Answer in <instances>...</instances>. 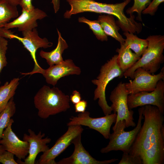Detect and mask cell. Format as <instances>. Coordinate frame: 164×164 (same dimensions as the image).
<instances>
[{
    "mask_svg": "<svg viewBox=\"0 0 164 164\" xmlns=\"http://www.w3.org/2000/svg\"><path fill=\"white\" fill-rule=\"evenodd\" d=\"M148 47L145 52L131 67L123 73L125 77L133 79L134 72L137 68L141 67L151 74L156 72L164 61L163 54L164 49V36L153 35L149 36Z\"/></svg>",
    "mask_w": 164,
    "mask_h": 164,
    "instance_id": "obj_4",
    "label": "cell"
},
{
    "mask_svg": "<svg viewBox=\"0 0 164 164\" xmlns=\"http://www.w3.org/2000/svg\"><path fill=\"white\" fill-rule=\"evenodd\" d=\"M8 43L6 39L0 37V75L2 69L7 63L6 54ZM1 83L0 80V84Z\"/></svg>",
    "mask_w": 164,
    "mask_h": 164,
    "instance_id": "obj_27",
    "label": "cell"
},
{
    "mask_svg": "<svg viewBox=\"0 0 164 164\" xmlns=\"http://www.w3.org/2000/svg\"><path fill=\"white\" fill-rule=\"evenodd\" d=\"M123 153L118 164H142V159L139 156H134L126 152Z\"/></svg>",
    "mask_w": 164,
    "mask_h": 164,
    "instance_id": "obj_28",
    "label": "cell"
},
{
    "mask_svg": "<svg viewBox=\"0 0 164 164\" xmlns=\"http://www.w3.org/2000/svg\"><path fill=\"white\" fill-rule=\"evenodd\" d=\"M19 15L17 6L8 0H0V28Z\"/></svg>",
    "mask_w": 164,
    "mask_h": 164,
    "instance_id": "obj_22",
    "label": "cell"
},
{
    "mask_svg": "<svg viewBox=\"0 0 164 164\" xmlns=\"http://www.w3.org/2000/svg\"><path fill=\"white\" fill-rule=\"evenodd\" d=\"M47 16L43 10L35 8L30 11L22 9V13L13 21L7 24L6 29L16 28L19 31L32 30L38 26L37 20H41Z\"/></svg>",
    "mask_w": 164,
    "mask_h": 164,
    "instance_id": "obj_17",
    "label": "cell"
},
{
    "mask_svg": "<svg viewBox=\"0 0 164 164\" xmlns=\"http://www.w3.org/2000/svg\"><path fill=\"white\" fill-rule=\"evenodd\" d=\"M143 110V106L138 109V118L137 125L132 130L128 132L125 131L126 128L125 120L119 121L113 126V132L110 134L108 138L109 142L107 146L101 149V153H108L113 151L129 152L142 125V121L144 119Z\"/></svg>",
    "mask_w": 164,
    "mask_h": 164,
    "instance_id": "obj_6",
    "label": "cell"
},
{
    "mask_svg": "<svg viewBox=\"0 0 164 164\" xmlns=\"http://www.w3.org/2000/svg\"><path fill=\"white\" fill-rule=\"evenodd\" d=\"M16 110V104L13 97L10 99L3 110H0V139L4 130L7 127L11 118L15 114Z\"/></svg>",
    "mask_w": 164,
    "mask_h": 164,
    "instance_id": "obj_24",
    "label": "cell"
},
{
    "mask_svg": "<svg viewBox=\"0 0 164 164\" xmlns=\"http://www.w3.org/2000/svg\"><path fill=\"white\" fill-rule=\"evenodd\" d=\"M118 54L114 55L109 60L102 65L100 73L96 79L92 80V83L97 87L94 92V100L98 99V104L105 115L111 114V106L106 100L105 91L107 86L110 81L115 78H121L124 73L117 63Z\"/></svg>",
    "mask_w": 164,
    "mask_h": 164,
    "instance_id": "obj_5",
    "label": "cell"
},
{
    "mask_svg": "<svg viewBox=\"0 0 164 164\" xmlns=\"http://www.w3.org/2000/svg\"><path fill=\"white\" fill-rule=\"evenodd\" d=\"M20 79L15 78L9 82H6L0 87V110H3L10 99L13 97L19 84Z\"/></svg>",
    "mask_w": 164,
    "mask_h": 164,
    "instance_id": "obj_23",
    "label": "cell"
},
{
    "mask_svg": "<svg viewBox=\"0 0 164 164\" xmlns=\"http://www.w3.org/2000/svg\"><path fill=\"white\" fill-rule=\"evenodd\" d=\"M87 106V102L85 100H81L74 104V108L76 112L83 113L85 111Z\"/></svg>",
    "mask_w": 164,
    "mask_h": 164,
    "instance_id": "obj_31",
    "label": "cell"
},
{
    "mask_svg": "<svg viewBox=\"0 0 164 164\" xmlns=\"http://www.w3.org/2000/svg\"><path fill=\"white\" fill-rule=\"evenodd\" d=\"M67 131L56 141L55 144L43 153L36 162L37 164H56L55 159L71 144L72 140L81 134L84 129L80 125L69 126Z\"/></svg>",
    "mask_w": 164,
    "mask_h": 164,
    "instance_id": "obj_11",
    "label": "cell"
},
{
    "mask_svg": "<svg viewBox=\"0 0 164 164\" xmlns=\"http://www.w3.org/2000/svg\"><path fill=\"white\" fill-rule=\"evenodd\" d=\"M133 5L126 11L127 14L130 15L134 12L138 14L137 19L142 21L141 15L142 11L151 2L150 0H134Z\"/></svg>",
    "mask_w": 164,
    "mask_h": 164,
    "instance_id": "obj_26",
    "label": "cell"
},
{
    "mask_svg": "<svg viewBox=\"0 0 164 164\" xmlns=\"http://www.w3.org/2000/svg\"><path fill=\"white\" fill-rule=\"evenodd\" d=\"M120 45V48H117L116 50L118 53L117 63L124 73L138 61L141 57L133 53L124 43Z\"/></svg>",
    "mask_w": 164,
    "mask_h": 164,
    "instance_id": "obj_20",
    "label": "cell"
},
{
    "mask_svg": "<svg viewBox=\"0 0 164 164\" xmlns=\"http://www.w3.org/2000/svg\"><path fill=\"white\" fill-rule=\"evenodd\" d=\"M16 6L19 5L21 0H8Z\"/></svg>",
    "mask_w": 164,
    "mask_h": 164,
    "instance_id": "obj_35",
    "label": "cell"
},
{
    "mask_svg": "<svg viewBox=\"0 0 164 164\" xmlns=\"http://www.w3.org/2000/svg\"><path fill=\"white\" fill-rule=\"evenodd\" d=\"M14 155L5 150L0 154V163L3 164H18L14 159Z\"/></svg>",
    "mask_w": 164,
    "mask_h": 164,
    "instance_id": "obj_30",
    "label": "cell"
},
{
    "mask_svg": "<svg viewBox=\"0 0 164 164\" xmlns=\"http://www.w3.org/2000/svg\"><path fill=\"white\" fill-rule=\"evenodd\" d=\"M5 150L1 145H0V154L3 153Z\"/></svg>",
    "mask_w": 164,
    "mask_h": 164,
    "instance_id": "obj_36",
    "label": "cell"
},
{
    "mask_svg": "<svg viewBox=\"0 0 164 164\" xmlns=\"http://www.w3.org/2000/svg\"><path fill=\"white\" fill-rule=\"evenodd\" d=\"M60 0H52L54 12L56 13L59 11L60 8Z\"/></svg>",
    "mask_w": 164,
    "mask_h": 164,
    "instance_id": "obj_34",
    "label": "cell"
},
{
    "mask_svg": "<svg viewBox=\"0 0 164 164\" xmlns=\"http://www.w3.org/2000/svg\"><path fill=\"white\" fill-rule=\"evenodd\" d=\"M70 96L54 86L50 88L44 85L35 95L34 103L38 115L46 119L50 116L66 111L70 107Z\"/></svg>",
    "mask_w": 164,
    "mask_h": 164,
    "instance_id": "obj_3",
    "label": "cell"
},
{
    "mask_svg": "<svg viewBox=\"0 0 164 164\" xmlns=\"http://www.w3.org/2000/svg\"><path fill=\"white\" fill-rule=\"evenodd\" d=\"M127 104L129 109L147 105L156 106L164 114V81L161 80L155 89L151 91H142L129 94Z\"/></svg>",
    "mask_w": 164,
    "mask_h": 164,
    "instance_id": "obj_8",
    "label": "cell"
},
{
    "mask_svg": "<svg viewBox=\"0 0 164 164\" xmlns=\"http://www.w3.org/2000/svg\"><path fill=\"white\" fill-rule=\"evenodd\" d=\"M144 122L128 153L142 164L164 163V117L156 106H143Z\"/></svg>",
    "mask_w": 164,
    "mask_h": 164,
    "instance_id": "obj_1",
    "label": "cell"
},
{
    "mask_svg": "<svg viewBox=\"0 0 164 164\" xmlns=\"http://www.w3.org/2000/svg\"><path fill=\"white\" fill-rule=\"evenodd\" d=\"M81 135H78L71 142L74 147L73 154L70 156L56 162V164H108L118 160L115 158L103 161L96 159L83 146L81 141Z\"/></svg>",
    "mask_w": 164,
    "mask_h": 164,
    "instance_id": "obj_16",
    "label": "cell"
},
{
    "mask_svg": "<svg viewBox=\"0 0 164 164\" xmlns=\"http://www.w3.org/2000/svg\"><path fill=\"white\" fill-rule=\"evenodd\" d=\"M81 73L80 67L76 66L70 59L64 60L61 63L50 66L46 69L42 68L35 73L42 74L46 83L55 86L61 78L70 75H80Z\"/></svg>",
    "mask_w": 164,
    "mask_h": 164,
    "instance_id": "obj_13",
    "label": "cell"
},
{
    "mask_svg": "<svg viewBox=\"0 0 164 164\" xmlns=\"http://www.w3.org/2000/svg\"><path fill=\"white\" fill-rule=\"evenodd\" d=\"M14 122L11 118L3 132L0 144L5 150L13 154L18 159L24 160L28 154L29 144L26 141L20 140L13 131L12 126Z\"/></svg>",
    "mask_w": 164,
    "mask_h": 164,
    "instance_id": "obj_14",
    "label": "cell"
},
{
    "mask_svg": "<svg viewBox=\"0 0 164 164\" xmlns=\"http://www.w3.org/2000/svg\"><path fill=\"white\" fill-rule=\"evenodd\" d=\"M57 30L58 40L56 48L50 52H47L41 50L39 52L40 56L46 59L50 66L60 64L63 61L62 55L64 50L68 47L66 41L62 37L60 32L57 29Z\"/></svg>",
    "mask_w": 164,
    "mask_h": 164,
    "instance_id": "obj_18",
    "label": "cell"
},
{
    "mask_svg": "<svg viewBox=\"0 0 164 164\" xmlns=\"http://www.w3.org/2000/svg\"><path fill=\"white\" fill-rule=\"evenodd\" d=\"M123 34L126 38L125 40V45L141 57L148 47L149 43L147 39H140L134 33L128 32H124Z\"/></svg>",
    "mask_w": 164,
    "mask_h": 164,
    "instance_id": "obj_21",
    "label": "cell"
},
{
    "mask_svg": "<svg viewBox=\"0 0 164 164\" xmlns=\"http://www.w3.org/2000/svg\"><path fill=\"white\" fill-rule=\"evenodd\" d=\"M78 21L80 22L84 23L87 24L98 40L101 41L108 40V36L104 32L97 20L91 21L84 17H82L79 18Z\"/></svg>",
    "mask_w": 164,
    "mask_h": 164,
    "instance_id": "obj_25",
    "label": "cell"
},
{
    "mask_svg": "<svg viewBox=\"0 0 164 164\" xmlns=\"http://www.w3.org/2000/svg\"><path fill=\"white\" fill-rule=\"evenodd\" d=\"M164 2V0H152L142 12L144 14L154 15L158 9L159 5Z\"/></svg>",
    "mask_w": 164,
    "mask_h": 164,
    "instance_id": "obj_29",
    "label": "cell"
},
{
    "mask_svg": "<svg viewBox=\"0 0 164 164\" xmlns=\"http://www.w3.org/2000/svg\"><path fill=\"white\" fill-rule=\"evenodd\" d=\"M133 80L125 83L126 89L129 94L142 91H151L155 88L158 81L164 79V68L156 75H152L141 67L134 72Z\"/></svg>",
    "mask_w": 164,
    "mask_h": 164,
    "instance_id": "obj_12",
    "label": "cell"
},
{
    "mask_svg": "<svg viewBox=\"0 0 164 164\" xmlns=\"http://www.w3.org/2000/svg\"><path fill=\"white\" fill-rule=\"evenodd\" d=\"M66 0L70 9L64 13L65 18L70 19L73 15L85 12L105 13L116 16L118 19V26L124 32L139 33L142 30V24L135 21L134 15H130L128 18L124 13L125 8L131 0L115 4L101 3L94 0Z\"/></svg>",
    "mask_w": 164,
    "mask_h": 164,
    "instance_id": "obj_2",
    "label": "cell"
},
{
    "mask_svg": "<svg viewBox=\"0 0 164 164\" xmlns=\"http://www.w3.org/2000/svg\"><path fill=\"white\" fill-rule=\"evenodd\" d=\"M32 0H21L19 5L22 9L30 11L33 10L35 7L32 4Z\"/></svg>",
    "mask_w": 164,
    "mask_h": 164,
    "instance_id": "obj_32",
    "label": "cell"
},
{
    "mask_svg": "<svg viewBox=\"0 0 164 164\" xmlns=\"http://www.w3.org/2000/svg\"><path fill=\"white\" fill-rule=\"evenodd\" d=\"M29 135L24 134L23 139L29 144V153L26 157L22 161L21 160L18 159L17 162L21 164H34L36 159L38 155L40 152L43 153L47 151L49 147L47 145L51 141V139L48 137L43 138L45 134L42 133L39 131L37 134L30 129H28Z\"/></svg>",
    "mask_w": 164,
    "mask_h": 164,
    "instance_id": "obj_15",
    "label": "cell"
},
{
    "mask_svg": "<svg viewBox=\"0 0 164 164\" xmlns=\"http://www.w3.org/2000/svg\"><path fill=\"white\" fill-rule=\"evenodd\" d=\"M129 94L126 89L125 83L119 82L111 91L109 98L112 103V111L117 114L114 125L120 121L125 120L126 128L136 126L133 118L134 111L129 109L127 104V97Z\"/></svg>",
    "mask_w": 164,
    "mask_h": 164,
    "instance_id": "obj_7",
    "label": "cell"
},
{
    "mask_svg": "<svg viewBox=\"0 0 164 164\" xmlns=\"http://www.w3.org/2000/svg\"><path fill=\"white\" fill-rule=\"evenodd\" d=\"M22 32V37L15 34L11 31L9 35L8 39H17L22 43L24 47L29 52L34 63V67L31 72L22 73V74L32 75L42 68L37 61L36 56L37 50L39 48L46 49L51 47L53 43L49 42L46 38H42L40 37L36 28Z\"/></svg>",
    "mask_w": 164,
    "mask_h": 164,
    "instance_id": "obj_10",
    "label": "cell"
},
{
    "mask_svg": "<svg viewBox=\"0 0 164 164\" xmlns=\"http://www.w3.org/2000/svg\"><path fill=\"white\" fill-rule=\"evenodd\" d=\"M97 20L106 35L113 38L120 44L124 43L125 39L118 32L120 28L117 25L113 15L109 14L101 15L99 16Z\"/></svg>",
    "mask_w": 164,
    "mask_h": 164,
    "instance_id": "obj_19",
    "label": "cell"
},
{
    "mask_svg": "<svg viewBox=\"0 0 164 164\" xmlns=\"http://www.w3.org/2000/svg\"><path fill=\"white\" fill-rule=\"evenodd\" d=\"M90 115L89 112L85 111L80 113L76 116H72L67 125H80L87 126L98 132L105 138L108 139L111 126L116 121L117 114L113 113L98 118L91 117Z\"/></svg>",
    "mask_w": 164,
    "mask_h": 164,
    "instance_id": "obj_9",
    "label": "cell"
},
{
    "mask_svg": "<svg viewBox=\"0 0 164 164\" xmlns=\"http://www.w3.org/2000/svg\"><path fill=\"white\" fill-rule=\"evenodd\" d=\"M81 100L80 93L78 91L74 90L70 97V100L74 104L78 103Z\"/></svg>",
    "mask_w": 164,
    "mask_h": 164,
    "instance_id": "obj_33",
    "label": "cell"
}]
</instances>
